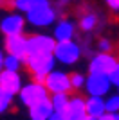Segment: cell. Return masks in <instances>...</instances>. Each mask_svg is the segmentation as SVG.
<instances>
[{
  "instance_id": "ffe728a7",
  "label": "cell",
  "mask_w": 119,
  "mask_h": 120,
  "mask_svg": "<svg viewBox=\"0 0 119 120\" xmlns=\"http://www.w3.org/2000/svg\"><path fill=\"white\" fill-rule=\"evenodd\" d=\"M13 99H15V95H11V93H7V91L0 90V113H5V111L11 109Z\"/></svg>"
},
{
  "instance_id": "4316f807",
  "label": "cell",
  "mask_w": 119,
  "mask_h": 120,
  "mask_svg": "<svg viewBox=\"0 0 119 120\" xmlns=\"http://www.w3.org/2000/svg\"><path fill=\"white\" fill-rule=\"evenodd\" d=\"M105 2L110 7V11H119V0H105Z\"/></svg>"
},
{
  "instance_id": "e0dca14e",
  "label": "cell",
  "mask_w": 119,
  "mask_h": 120,
  "mask_svg": "<svg viewBox=\"0 0 119 120\" xmlns=\"http://www.w3.org/2000/svg\"><path fill=\"white\" fill-rule=\"evenodd\" d=\"M98 15L96 13H85V15H81V18H79V29L83 30V32H92V30L98 27Z\"/></svg>"
},
{
  "instance_id": "5bb4252c",
  "label": "cell",
  "mask_w": 119,
  "mask_h": 120,
  "mask_svg": "<svg viewBox=\"0 0 119 120\" xmlns=\"http://www.w3.org/2000/svg\"><path fill=\"white\" fill-rule=\"evenodd\" d=\"M27 111H29L31 120H49L51 115L54 113V106H52L51 97H49V99H45V100H42V102H38V104L27 108Z\"/></svg>"
},
{
  "instance_id": "5b68a950",
  "label": "cell",
  "mask_w": 119,
  "mask_h": 120,
  "mask_svg": "<svg viewBox=\"0 0 119 120\" xmlns=\"http://www.w3.org/2000/svg\"><path fill=\"white\" fill-rule=\"evenodd\" d=\"M45 86L49 93H70L72 91V84H70V74L63 70H52L47 77H45Z\"/></svg>"
},
{
  "instance_id": "7a4b0ae2",
  "label": "cell",
  "mask_w": 119,
  "mask_h": 120,
  "mask_svg": "<svg viewBox=\"0 0 119 120\" xmlns=\"http://www.w3.org/2000/svg\"><path fill=\"white\" fill-rule=\"evenodd\" d=\"M56 57L52 52H47V54H27L25 57V68L31 74V77L34 81L40 82H45V77L54 70L56 66Z\"/></svg>"
},
{
  "instance_id": "8fae6325",
  "label": "cell",
  "mask_w": 119,
  "mask_h": 120,
  "mask_svg": "<svg viewBox=\"0 0 119 120\" xmlns=\"http://www.w3.org/2000/svg\"><path fill=\"white\" fill-rule=\"evenodd\" d=\"M4 50L9 54H16L20 57H27V36H4Z\"/></svg>"
},
{
  "instance_id": "7c38bea8",
  "label": "cell",
  "mask_w": 119,
  "mask_h": 120,
  "mask_svg": "<svg viewBox=\"0 0 119 120\" xmlns=\"http://www.w3.org/2000/svg\"><path fill=\"white\" fill-rule=\"evenodd\" d=\"M52 36H54L56 41H65V40H74L76 36V25L72 20L69 18H61L54 23V29H52Z\"/></svg>"
},
{
  "instance_id": "2e32d148",
  "label": "cell",
  "mask_w": 119,
  "mask_h": 120,
  "mask_svg": "<svg viewBox=\"0 0 119 120\" xmlns=\"http://www.w3.org/2000/svg\"><path fill=\"white\" fill-rule=\"evenodd\" d=\"M22 66H25V57H20V56H16V54L5 52V56H4V68L5 70L20 72Z\"/></svg>"
},
{
  "instance_id": "52a82bcc",
  "label": "cell",
  "mask_w": 119,
  "mask_h": 120,
  "mask_svg": "<svg viewBox=\"0 0 119 120\" xmlns=\"http://www.w3.org/2000/svg\"><path fill=\"white\" fill-rule=\"evenodd\" d=\"M119 63V57L114 56L112 52H98L96 56L90 57L89 63V72L92 74H106L114 70V66Z\"/></svg>"
},
{
  "instance_id": "d4e9b609",
  "label": "cell",
  "mask_w": 119,
  "mask_h": 120,
  "mask_svg": "<svg viewBox=\"0 0 119 120\" xmlns=\"http://www.w3.org/2000/svg\"><path fill=\"white\" fill-rule=\"evenodd\" d=\"M49 120H69V116H67L65 111H54V113L51 115Z\"/></svg>"
},
{
  "instance_id": "30bf717a",
  "label": "cell",
  "mask_w": 119,
  "mask_h": 120,
  "mask_svg": "<svg viewBox=\"0 0 119 120\" xmlns=\"http://www.w3.org/2000/svg\"><path fill=\"white\" fill-rule=\"evenodd\" d=\"M24 86V81H22V75L20 72H15V70H2L0 72V88L11 95H18L20 90Z\"/></svg>"
},
{
  "instance_id": "cb8c5ba5",
  "label": "cell",
  "mask_w": 119,
  "mask_h": 120,
  "mask_svg": "<svg viewBox=\"0 0 119 120\" xmlns=\"http://www.w3.org/2000/svg\"><path fill=\"white\" fill-rule=\"evenodd\" d=\"M110 81H112V86H119V63L114 66V70L108 74Z\"/></svg>"
},
{
  "instance_id": "d6986e66",
  "label": "cell",
  "mask_w": 119,
  "mask_h": 120,
  "mask_svg": "<svg viewBox=\"0 0 119 120\" xmlns=\"http://www.w3.org/2000/svg\"><path fill=\"white\" fill-rule=\"evenodd\" d=\"M85 81H87V75H83L81 72H72L70 74V84H72L74 91H79L81 88H85Z\"/></svg>"
},
{
  "instance_id": "9c48e42d",
  "label": "cell",
  "mask_w": 119,
  "mask_h": 120,
  "mask_svg": "<svg viewBox=\"0 0 119 120\" xmlns=\"http://www.w3.org/2000/svg\"><path fill=\"white\" fill-rule=\"evenodd\" d=\"M56 40L49 34H33L27 38V54H54Z\"/></svg>"
},
{
  "instance_id": "7402d4cb",
  "label": "cell",
  "mask_w": 119,
  "mask_h": 120,
  "mask_svg": "<svg viewBox=\"0 0 119 120\" xmlns=\"http://www.w3.org/2000/svg\"><path fill=\"white\" fill-rule=\"evenodd\" d=\"M33 4H34V0H13L11 2V7H15L16 11H20V13H27V11L33 7Z\"/></svg>"
},
{
  "instance_id": "9a60e30c",
  "label": "cell",
  "mask_w": 119,
  "mask_h": 120,
  "mask_svg": "<svg viewBox=\"0 0 119 120\" xmlns=\"http://www.w3.org/2000/svg\"><path fill=\"white\" fill-rule=\"evenodd\" d=\"M85 106H87V115L90 116H103L106 113V104H105V97L99 95H89L85 99Z\"/></svg>"
},
{
  "instance_id": "3957f363",
  "label": "cell",
  "mask_w": 119,
  "mask_h": 120,
  "mask_svg": "<svg viewBox=\"0 0 119 120\" xmlns=\"http://www.w3.org/2000/svg\"><path fill=\"white\" fill-rule=\"evenodd\" d=\"M18 100L20 104L25 106V108H31V106L38 104V102H42V100L49 99L51 93L49 90H47V86H45V82H40V81H31V82H27V84L22 86V90H20L18 95Z\"/></svg>"
},
{
  "instance_id": "f546056e",
  "label": "cell",
  "mask_w": 119,
  "mask_h": 120,
  "mask_svg": "<svg viewBox=\"0 0 119 120\" xmlns=\"http://www.w3.org/2000/svg\"><path fill=\"white\" fill-rule=\"evenodd\" d=\"M115 88H117V93H119V86H115Z\"/></svg>"
},
{
  "instance_id": "4dcf8cb0",
  "label": "cell",
  "mask_w": 119,
  "mask_h": 120,
  "mask_svg": "<svg viewBox=\"0 0 119 120\" xmlns=\"http://www.w3.org/2000/svg\"><path fill=\"white\" fill-rule=\"evenodd\" d=\"M0 90H2V88H0Z\"/></svg>"
},
{
  "instance_id": "277c9868",
  "label": "cell",
  "mask_w": 119,
  "mask_h": 120,
  "mask_svg": "<svg viewBox=\"0 0 119 120\" xmlns=\"http://www.w3.org/2000/svg\"><path fill=\"white\" fill-rule=\"evenodd\" d=\"M81 45H79L76 40H65V41H56L54 47V57L58 63L61 65H76L79 59H81Z\"/></svg>"
},
{
  "instance_id": "603a6c76",
  "label": "cell",
  "mask_w": 119,
  "mask_h": 120,
  "mask_svg": "<svg viewBox=\"0 0 119 120\" xmlns=\"http://www.w3.org/2000/svg\"><path fill=\"white\" fill-rule=\"evenodd\" d=\"M98 49L99 52H112V41L106 40V38H101L98 41Z\"/></svg>"
},
{
  "instance_id": "83f0119b",
  "label": "cell",
  "mask_w": 119,
  "mask_h": 120,
  "mask_svg": "<svg viewBox=\"0 0 119 120\" xmlns=\"http://www.w3.org/2000/svg\"><path fill=\"white\" fill-rule=\"evenodd\" d=\"M4 56H5L4 49H0V72L4 70Z\"/></svg>"
},
{
  "instance_id": "ac0fdd59",
  "label": "cell",
  "mask_w": 119,
  "mask_h": 120,
  "mask_svg": "<svg viewBox=\"0 0 119 120\" xmlns=\"http://www.w3.org/2000/svg\"><path fill=\"white\" fill-rule=\"evenodd\" d=\"M70 100V93H52L51 95V102L54 106V111H65Z\"/></svg>"
},
{
  "instance_id": "ba28073f",
  "label": "cell",
  "mask_w": 119,
  "mask_h": 120,
  "mask_svg": "<svg viewBox=\"0 0 119 120\" xmlns=\"http://www.w3.org/2000/svg\"><path fill=\"white\" fill-rule=\"evenodd\" d=\"M25 23H27V18H25L20 11H16V13H7V15L0 20V32L4 36L24 34Z\"/></svg>"
},
{
  "instance_id": "4fadbf2b",
  "label": "cell",
  "mask_w": 119,
  "mask_h": 120,
  "mask_svg": "<svg viewBox=\"0 0 119 120\" xmlns=\"http://www.w3.org/2000/svg\"><path fill=\"white\" fill-rule=\"evenodd\" d=\"M69 120H85L87 118V106H85V99L79 95H70L69 106L65 109Z\"/></svg>"
},
{
  "instance_id": "484cf974",
  "label": "cell",
  "mask_w": 119,
  "mask_h": 120,
  "mask_svg": "<svg viewBox=\"0 0 119 120\" xmlns=\"http://www.w3.org/2000/svg\"><path fill=\"white\" fill-rule=\"evenodd\" d=\"M99 120H119V111L117 113H108L106 111L103 116H99Z\"/></svg>"
},
{
  "instance_id": "44dd1931",
  "label": "cell",
  "mask_w": 119,
  "mask_h": 120,
  "mask_svg": "<svg viewBox=\"0 0 119 120\" xmlns=\"http://www.w3.org/2000/svg\"><path fill=\"white\" fill-rule=\"evenodd\" d=\"M105 104H106V111H108V113H117L119 111V93L106 95Z\"/></svg>"
},
{
  "instance_id": "8992f818",
  "label": "cell",
  "mask_w": 119,
  "mask_h": 120,
  "mask_svg": "<svg viewBox=\"0 0 119 120\" xmlns=\"http://www.w3.org/2000/svg\"><path fill=\"white\" fill-rule=\"evenodd\" d=\"M110 86H112V81L106 74H92V72H89L87 81H85V91L89 95L106 97L110 93Z\"/></svg>"
},
{
  "instance_id": "f1b7e54d",
  "label": "cell",
  "mask_w": 119,
  "mask_h": 120,
  "mask_svg": "<svg viewBox=\"0 0 119 120\" xmlns=\"http://www.w3.org/2000/svg\"><path fill=\"white\" fill-rule=\"evenodd\" d=\"M85 120H99V118H96V116H90V115H87V118Z\"/></svg>"
},
{
  "instance_id": "6da1fadb",
  "label": "cell",
  "mask_w": 119,
  "mask_h": 120,
  "mask_svg": "<svg viewBox=\"0 0 119 120\" xmlns=\"http://www.w3.org/2000/svg\"><path fill=\"white\" fill-rule=\"evenodd\" d=\"M56 15H58V11L51 4V0H34L33 7L25 13V18L29 25L36 29H45L56 22Z\"/></svg>"
}]
</instances>
